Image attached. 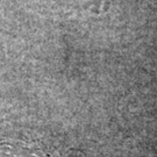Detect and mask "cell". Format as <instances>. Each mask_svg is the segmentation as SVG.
<instances>
[{
  "instance_id": "cell-1",
  "label": "cell",
  "mask_w": 157,
  "mask_h": 157,
  "mask_svg": "<svg viewBox=\"0 0 157 157\" xmlns=\"http://www.w3.org/2000/svg\"><path fill=\"white\" fill-rule=\"evenodd\" d=\"M0 157H49L44 152L25 144L0 143Z\"/></svg>"
}]
</instances>
